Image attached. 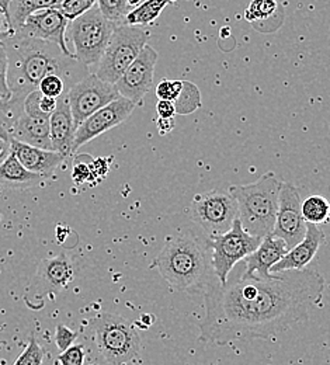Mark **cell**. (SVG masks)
<instances>
[{"label":"cell","instance_id":"cell-1","mask_svg":"<svg viewBox=\"0 0 330 365\" xmlns=\"http://www.w3.org/2000/svg\"><path fill=\"white\" fill-rule=\"evenodd\" d=\"M325 288V278L314 269L272 274L269 278L242 274L225 284L211 279L204 292L205 317L198 323V341L228 346L274 339L309 319Z\"/></svg>","mask_w":330,"mask_h":365},{"label":"cell","instance_id":"cell-2","mask_svg":"<svg viewBox=\"0 0 330 365\" xmlns=\"http://www.w3.org/2000/svg\"><path fill=\"white\" fill-rule=\"evenodd\" d=\"M3 44L9 62L7 85L11 93L9 104L16 110L23 111L24 98L38 91L40 83L49 75L62 78L69 89L88 76L89 68L55 44L19 33L6 38Z\"/></svg>","mask_w":330,"mask_h":365},{"label":"cell","instance_id":"cell-3","mask_svg":"<svg viewBox=\"0 0 330 365\" xmlns=\"http://www.w3.org/2000/svg\"><path fill=\"white\" fill-rule=\"evenodd\" d=\"M155 266L176 289H205L212 269L210 239L202 240L190 230L180 232L167 239Z\"/></svg>","mask_w":330,"mask_h":365},{"label":"cell","instance_id":"cell-4","mask_svg":"<svg viewBox=\"0 0 330 365\" xmlns=\"http://www.w3.org/2000/svg\"><path fill=\"white\" fill-rule=\"evenodd\" d=\"M282 185L276 173L267 172L257 182L230 187L237 204V220L247 233L266 237L273 232Z\"/></svg>","mask_w":330,"mask_h":365},{"label":"cell","instance_id":"cell-5","mask_svg":"<svg viewBox=\"0 0 330 365\" xmlns=\"http://www.w3.org/2000/svg\"><path fill=\"white\" fill-rule=\"evenodd\" d=\"M96 347L110 365L133 363L141 351V337L131 322L103 312L93 322Z\"/></svg>","mask_w":330,"mask_h":365},{"label":"cell","instance_id":"cell-6","mask_svg":"<svg viewBox=\"0 0 330 365\" xmlns=\"http://www.w3.org/2000/svg\"><path fill=\"white\" fill-rule=\"evenodd\" d=\"M150 33L145 27L117 24L107 48L96 66L95 75L103 82L115 85L130 65L148 46Z\"/></svg>","mask_w":330,"mask_h":365},{"label":"cell","instance_id":"cell-7","mask_svg":"<svg viewBox=\"0 0 330 365\" xmlns=\"http://www.w3.org/2000/svg\"><path fill=\"white\" fill-rule=\"evenodd\" d=\"M115 26L104 17L98 6H95L69 23L66 41L73 44V53L82 65L86 68L97 66Z\"/></svg>","mask_w":330,"mask_h":365},{"label":"cell","instance_id":"cell-8","mask_svg":"<svg viewBox=\"0 0 330 365\" xmlns=\"http://www.w3.org/2000/svg\"><path fill=\"white\" fill-rule=\"evenodd\" d=\"M237 204L230 190L197 194L190 205V217L208 239L227 233L237 220Z\"/></svg>","mask_w":330,"mask_h":365},{"label":"cell","instance_id":"cell-9","mask_svg":"<svg viewBox=\"0 0 330 365\" xmlns=\"http://www.w3.org/2000/svg\"><path fill=\"white\" fill-rule=\"evenodd\" d=\"M262 240L263 237L247 233L239 220L227 233L210 239L212 272L220 284L228 281L236 264L250 256Z\"/></svg>","mask_w":330,"mask_h":365},{"label":"cell","instance_id":"cell-10","mask_svg":"<svg viewBox=\"0 0 330 365\" xmlns=\"http://www.w3.org/2000/svg\"><path fill=\"white\" fill-rule=\"evenodd\" d=\"M66 97L78 130L83 121L118 98L120 94L114 85L105 83L100 81L95 73H91L66 91Z\"/></svg>","mask_w":330,"mask_h":365},{"label":"cell","instance_id":"cell-11","mask_svg":"<svg viewBox=\"0 0 330 365\" xmlns=\"http://www.w3.org/2000/svg\"><path fill=\"white\" fill-rule=\"evenodd\" d=\"M305 233L306 222L302 215V198L299 190L289 182H283L279 198V211L272 235L283 239L291 250L302 242Z\"/></svg>","mask_w":330,"mask_h":365},{"label":"cell","instance_id":"cell-12","mask_svg":"<svg viewBox=\"0 0 330 365\" xmlns=\"http://www.w3.org/2000/svg\"><path fill=\"white\" fill-rule=\"evenodd\" d=\"M135 107L137 104H134L133 101L124 97H118L101 110L96 111L95 114H92L78 127L72 145V152H76L81 146L124 123L133 114Z\"/></svg>","mask_w":330,"mask_h":365},{"label":"cell","instance_id":"cell-13","mask_svg":"<svg viewBox=\"0 0 330 365\" xmlns=\"http://www.w3.org/2000/svg\"><path fill=\"white\" fill-rule=\"evenodd\" d=\"M158 58L159 55L153 46H146L142 49L138 58L114 85L120 97H124L137 106L141 103L146 93L152 89Z\"/></svg>","mask_w":330,"mask_h":365},{"label":"cell","instance_id":"cell-14","mask_svg":"<svg viewBox=\"0 0 330 365\" xmlns=\"http://www.w3.org/2000/svg\"><path fill=\"white\" fill-rule=\"evenodd\" d=\"M68 26H69L68 19L59 11L58 7H53V9L34 13L30 17H27V20L24 21V24L17 33L30 38H37V40L55 44L59 46L66 55L75 56V53L69 51L66 44Z\"/></svg>","mask_w":330,"mask_h":365},{"label":"cell","instance_id":"cell-15","mask_svg":"<svg viewBox=\"0 0 330 365\" xmlns=\"http://www.w3.org/2000/svg\"><path fill=\"white\" fill-rule=\"evenodd\" d=\"M324 242L325 232L319 228V225L306 224V233L302 242L292 247L276 266H273L270 274L283 273L289 270H304L314 260Z\"/></svg>","mask_w":330,"mask_h":365},{"label":"cell","instance_id":"cell-16","mask_svg":"<svg viewBox=\"0 0 330 365\" xmlns=\"http://www.w3.org/2000/svg\"><path fill=\"white\" fill-rule=\"evenodd\" d=\"M288 252L289 249L283 239H279L270 233L263 237L259 247L250 256L243 259L244 272L242 274L269 278L272 275V267L276 266Z\"/></svg>","mask_w":330,"mask_h":365},{"label":"cell","instance_id":"cell-17","mask_svg":"<svg viewBox=\"0 0 330 365\" xmlns=\"http://www.w3.org/2000/svg\"><path fill=\"white\" fill-rule=\"evenodd\" d=\"M49 131L53 150L63 155L65 158L71 155L76 125L73 121L71 106L68 103L66 93L58 98L56 108L49 117Z\"/></svg>","mask_w":330,"mask_h":365},{"label":"cell","instance_id":"cell-18","mask_svg":"<svg viewBox=\"0 0 330 365\" xmlns=\"http://www.w3.org/2000/svg\"><path fill=\"white\" fill-rule=\"evenodd\" d=\"M10 152L17 158V160L30 172L40 176H51L56 168L65 160V156L55 152L34 148L21 143L16 139L10 140Z\"/></svg>","mask_w":330,"mask_h":365},{"label":"cell","instance_id":"cell-19","mask_svg":"<svg viewBox=\"0 0 330 365\" xmlns=\"http://www.w3.org/2000/svg\"><path fill=\"white\" fill-rule=\"evenodd\" d=\"M37 275L40 287H43L46 292L58 294L68 287L75 277L73 262L66 253H61L56 257L43 260Z\"/></svg>","mask_w":330,"mask_h":365},{"label":"cell","instance_id":"cell-20","mask_svg":"<svg viewBox=\"0 0 330 365\" xmlns=\"http://www.w3.org/2000/svg\"><path fill=\"white\" fill-rule=\"evenodd\" d=\"M10 137L21 143L53 150L49 131V118H34L21 113L10 130Z\"/></svg>","mask_w":330,"mask_h":365},{"label":"cell","instance_id":"cell-21","mask_svg":"<svg viewBox=\"0 0 330 365\" xmlns=\"http://www.w3.org/2000/svg\"><path fill=\"white\" fill-rule=\"evenodd\" d=\"M43 176L27 170L17 158L10 152L7 159L0 165V185L13 190H26L37 185Z\"/></svg>","mask_w":330,"mask_h":365},{"label":"cell","instance_id":"cell-22","mask_svg":"<svg viewBox=\"0 0 330 365\" xmlns=\"http://www.w3.org/2000/svg\"><path fill=\"white\" fill-rule=\"evenodd\" d=\"M62 0H11L9 6V21L14 33H17L27 17L34 13L58 7Z\"/></svg>","mask_w":330,"mask_h":365},{"label":"cell","instance_id":"cell-23","mask_svg":"<svg viewBox=\"0 0 330 365\" xmlns=\"http://www.w3.org/2000/svg\"><path fill=\"white\" fill-rule=\"evenodd\" d=\"M175 1L177 0H145L138 7L133 9L127 14L124 24L138 26V27L152 24L155 20H158V17L162 14L165 7Z\"/></svg>","mask_w":330,"mask_h":365},{"label":"cell","instance_id":"cell-24","mask_svg":"<svg viewBox=\"0 0 330 365\" xmlns=\"http://www.w3.org/2000/svg\"><path fill=\"white\" fill-rule=\"evenodd\" d=\"M302 215L306 224H326L330 221V202L324 195H309L302 201Z\"/></svg>","mask_w":330,"mask_h":365},{"label":"cell","instance_id":"cell-25","mask_svg":"<svg viewBox=\"0 0 330 365\" xmlns=\"http://www.w3.org/2000/svg\"><path fill=\"white\" fill-rule=\"evenodd\" d=\"M56 104L58 98L44 96L40 91H33L23 101V113L34 118H49Z\"/></svg>","mask_w":330,"mask_h":365},{"label":"cell","instance_id":"cell-26","mask_svg":"<svg viewBox=\"0 0 330 365\" xmlns=\"http://www.w3.org/2000/svg\"><path fill=\"white\" fill-rule=\"evenodd\" d=\"M176 114L189 115L201 107V93L197 85L191 82H183V91L175 101Z\"/></svg>","mask_w":330,"mask_h":365},{"label":"cell","instance_id":"cell-27","mask_svg":"<svg viewBox=\"0 0 330 365\" xmlns=\"http://www.w3.org/2000/svg\"><path fill=\"white\" fill-rule=\"evenodd\" d=\"M279 9L277 0H252L244 11V19L254 27L259 21L269 20Z\"/></svg>","mask_w":330,"mask_h":365},{"label":"cell","instance_id":"cell-28","mask_svg":"<svg viewBox=\"0 0 330 365\" xmlns=\"http://www.w3.org/2000/svg\"><path fill=\"white\" fill-rule=\"evenodd\" d=\"M97 6L104 17L114 24L124 23L127 14L131 11L125 0H97Z\"/></svg>","mask_w":330,"mask_h":365},{"label":"cell","instance_id":"cell-29","mask_svg":"<svg viewBox=\"0 0 330 365\" xmlns=\"http://www.w3.org/2000/svg\"><path fill=\"white\" fill-rule=\"evenodd\" d=\"M97 0H62L58 6L59 11L68 19V21H73L78 17L83 16L96 6Z\"/></svg>","mask_w":330,"mask_h":365},{"label":"cell","instance_id":"cell-30","mask_svg":"<svg viewBox=\"0 0 330 365\" xmlns=\"http://www.w3.org/2000/svg\"><path fill=\"white\" fill-rule=\"evenodd\" d=\"M44 349L38 344L36 337H31L26 350L20 354L14 365H43L44 361Z\"/></svg>","mask_w":330,"mask_h":365},{"label":"cell","instance_id":"cell-31","mask_svg":"<svg viewBox=\"0 0 330 365\" xmlns=\"http://www.w3.org/2000/svg\"><path fill=\"white\" fill-rule=\"evenodd\" d=\"M183 91V81H170L163 79L156 86V96L159 100H167V101H176L180 93Z\"/></svg>","mask_w":330,"mask_h":365},{"label":"cell","instance_id":"cell-32","mask_svg":"<svg viewBox=\"0 0 330 365\" xmlns=\"http://www.w3.org/2000/svg\"><path fill=\"white\" fill-rule=\"evenodd\" d=\"M38 91L48 97L59 98L61 96H63L66 93L65 91H66V83L63 82L62 78H59L56 75H49L40 83Z\"/></svg>","mask_w":330,"mask_h":365},{"label":"cell","instance_id":"cell-33","mask_svg":"<svg viewBox=\"0 0 330 365\" xmlns=\"http://www.w3.org/2000/svg\"><path fill=\"white\" fill-rule=\"evenodd\" d=\"M78 336H79L78 331H75V330L69 329L68 326L59 323L56 326V329H55V343H56V347L61 351L68 350L75 343Z\"/></svg>","mask_w":330,"mask_h":365},{"label":"cell","instance_id":"cell-34","mask_svg":"<svg viewBox=\"0 0 330 365\" xmlns=\"http://www.w3.org/2000/svg\"><path fill=\"white\" fill-rule=\"evenodd\" d=\"M7 52H6V46L3 44V41L0 43V98L3 101H10L11 98V93L9 91V85H7Z\"/></svg>","mask_w":330,"mask_h":365},{"label":"cell","instance_id":"cell-35","mask_svg":"<svg viewBox=\"0 0 330 365\" xmlns=\"http://www.w3.org/2000/svg\"><path fill=\"white\" fill-rule=\"evenodd\" d=\"M58 363L61 365H83L85 363V350L82 344L71 346L68 350L62 351L58 357Z\"/></svg>","mask_w":330,"mask_h":365},{"label":"cell","instance_id":"cell-36","mask_svg":"<svg viewBox=\"0 0 330 365\" xmlns=\"http://www.w3.org/2000/svg\"><path fill=\"white\" fill-rule=\"evenodd\" d=\"M72 178H73V180H75V182H76L78 185L85 184V182H92L93 175H92L91 166H89V165H85V163H76V165L73 166Z\"/></svg>","mask_w":330,"mask_h":365},{"label":"cell","instance_id":"cell-37","mask_svg":"<svg viewBox=\"0 0 330 365\" xmlns=\"http://www.w3.org/2000/svg\"><path fill=\"white\" fill-rule=\"evenodd\" d=\"M156 113H158V118H175L176 115L175 103L167 100H159L156 104Z\"/></svg>","mask_w":330,"mask_h":365},{"label":"cell","instance_id":"cell-38","mask_svg":"<svg viewBox=\"0 0 330 365\" xmlns=\"http://www.w3.org/2000/svg\"><path fill=\"white\" fill-rule=\"evenodd\" d=\"M13 34H16V33H14L13 29L10 27L7 17L4 16V13H3L1 9H0V43L4 41L6 38H9V37L13 36Z\"/></svg>","mask_w":330,"mask_h":365},{"label":"cell","instance_id":"cell-39","mask_svg":"<svg viewBox=\"0 0 330 365\" xmlns=\"http://www.w3.org/2000/svg\"><path fill=\"white\" fill-rule=\"evenodd\" d=\"M156 125H158L159 134L165 135L175 128V118H158Z\"/></svg>","mask_w":330,"mask_h":365},{"label":"cell","instance_id":"cell-40","mask_svg":"<svg viewBox=\"0 0 330 365\" xmlns=\"http://www.w3.org/2000/svg\"><path fill=\"white\" fill-rule=\"evenodd\" d=\"M10 155V140L0 138V165L7 159Z\"/></svg>","mask_w":330,"mask_h":365},{"label":"cell","instance_id":"cell-41","mask_svg":"<svg viewBox=\"0 0 330 365\" xmlns=\"http://www.w3.org/2000/svg\"><path fill=\"white\" fill-rule=\"evenodd\" d=\"M0 138H1V139H6V140H11L9 128H7L1 121H0Z\"/></svg>","mask_w":330,"mask_h":365},{"label":"cell","instance_id":"cell-42","mask_svg":"<svg viewBox=\"0 0 330 365\" xmlns=\"http://www.w3.org/2000/svg\"><path fill=\"white\" fill-rule=\"evenodd\" d=\"M10 1L11 0H0V9L4 13V16L7 17V20H9V6H10ZM9 24H10V21H9Z\"/></svg>","mask_w":330,"mask_h":365},{"label":"cell","instance_id":"cell-43","mask_svg":"<svg viewBox=\"0 0 330 365\" xmlns=\"http://www.w3.org/2000/svg\"><path fill=\"white\" fill-rule=\"evenodd\" d=\"M127 1V4H128V7L133 10V9H135V7H138L141 3H143L145 0H125Z\"/></svg>","mask_w":330,"mask_h":365},{"label":"cell","instance_id":"cell-44","mask_svg":"<svg viewBox=\"0 0 330 365\" xmlns=\"http://www.w3.org/2000/svg\"><path fill=\"white\" fill-rule=\"evenodd\" d=\"M7 103H9V101H7ZM3 104H6V101H3V100L0 98V106H3Z\"/></svg>","mask_w":330,"mask_h":365}]
</instances>
